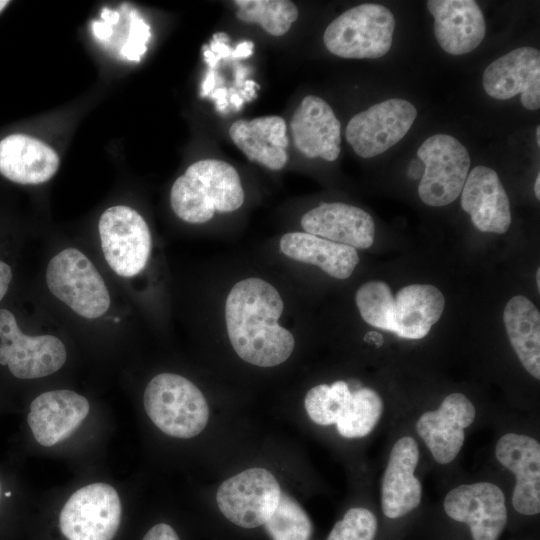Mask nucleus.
Returning a JSON list of instances; mask_svg holds the SVG:
<instances>
[{"label":"nucleus","instance_id":"obj_1","mask_svg":"<svg viewBox=\"0 0 540 540\" xmlns=\"http://www.w3.org/2000/svg\"><path fill=\"white\" fill-rule=\"evenodd\" d=\"M283 311L280 292L265 279L247 277L233 285L225 300L224 318L228 339L240 359L274 367L291 356L295 338L279 323Z\"/></svg>","mask_w":540,"mask_h":540},{"label":"nucleus","instance_id":"obj_2","mask_svg":"<svg viewBox=\"0 0 540 540\" xmlns=\"http://www.w3.org/2000/svg\"><path fill=\"white\" fill-rule=\"evenodd\" d=\"M244 190L237 170L218 159H203L191 164L178 177L170 191L175 215L190 224H202L215 212L229 213L244 202Z\"/></svg>","mask_w":540,"mask_h":540},{"label":"nucleus","instance_id":"obj_3","mask_svg":"<svg viewBox=\"0 0 540 540\" xmlns=\"http://www.w3.org/2000/svg\"><path fill=\"white\" fill-rule=\"evenodd\" d=\"M143 403L150 420L163 433L192 438L207 425L209 407L200 389L187 378L161 373L147 384Z\"/></svg>","mask_w":540,"mask_h":540},{"label":"nucleus","instance_id":"obj_4","mask_svg":"<svg viewBox=\"0 0 540 540\" xmlns=\"http://www.w3.org/2000/svg\"><path fill=\"white\" fill-rule=\"evenodd\" d=\"M395 19L383 5L364 3L335 18L326 28L329 52L346 59H376L391 48Z\"/></svg>","mask_w":540,"mask_h":540},{"label":"nucleus","instance_id":"obj_5","mask_svg":"<svg viewBox=\"0 0 540 540\" xmlns=\"http://www.w3.org/2000/svg\"><path fill=\"white\" fill-rule=\"evenodd\" d=\"M50 292L87 319L104 315L110 307L106 284L89 258L76 248L56 254L46 270Z\"/></svg>","mask_w":540,"mask_h":540},{"label":"nucleus","instance_id":"obj_6","mask_svg":"<svg viewBox=\"0 0 540 540\" xmlns=\"http://www.w3.org/2000/svg\"><path fill=\"white\" fill-rule=\"evenodd\" d=\"M417 157L424 166L418 186L422 202L440 207L455 201L471 164L466 147L451 135L435 134L424 140Z\"/></svg>","mask_w":540,"mask_h":540},{"label":"nucleus","instance_id":"obj_7","mask_svg":"<svg viewBox=\"0 0 540 540\" xmlns=\"http://www.w3.org/2000/svg\"><path fill=\"white\" fill-rule=\"evenodd\" d=\"M101 248L110 268L121 277H133L147 265L152 239L145 219L134 209L116 205L99 220Z\"/></svg>","mask_w":540,"mask_h":540},{"label":"nucleus","instance_id":"obj_8","mask_svg":"<svg viewBox=\"0 0 540 540\" xmlns=\"http://www.w3.org/2000/svg\"><path fill=\"white\" fill-rule=\"evenodd\" d=\"M122 506L109 484L93 483L74 492L59 515L68 540H112L119 528Z\"/></svg>","mask_w":540,"mask_h":540},{"label":"nucleus","instance_id":"obj_9","mask_svg":"<svg viewBox=\"0 0 540 540\" xmlns=\"http://www.w3.org/2000/svg\"><path fill=\"white\" fill-rule=\"evenodd\" d=\"M67 358L63 342L53 335L29 336L8 309H0V364L19 379H36L57 372Z\"/></svg>","mask_w":540,"mask_h":540},{"label":"nucleus","instance_id":"obj_10","mask_svg":"<svg viewBox=\"0 0 540 540\" xmlns=\"http://www.w3.org/2000/svg\"><path fill=\"white\" fill-rule=\"evenodd\" d=\"M280 495L279 483L270 471L250 468L225 480L216 501L229 521L242 528H255L271 517Z\"/></svg>","mask_w":540,"mask_h":540},{"label":"nucleus","instance_id":"obj_11","mask_svg":"<svg viewBox=\"0 0 540 540\" xmlns=\"http://www.w3.org/2000/svg\"><path fill=\"white\" fill-rule=\"evenodd\" d=\"M417 116L415 106L404 99H388L354 115L345 130L347 142L362 158L382 154L409 131Z\"/></svg>","mask_w":540,"mask_h":540},{"label":"nucleus","instance_id":"obj_12","mask_svg":"<svg viewBox=\"0 0 540 540\" xmlns=\"http://www.w3.org/2000/svg\"><path fill=\"white\" fill-rule=\"evenodd\" d=\"M444 510L466 523L474 540H497L507 522L502 490L489 482L460 485L445 497Z\"/></svg>","mask_w":540,"mask_h":540},{"label":"nucleus","instance_id":"obj_13","mask_svg":"<svg viewBox=\"0 0 540 540\" xmlns=\"http://www.w3.org/2000/svg\"><path fill=\"white\" fill-rule=\"evenodd\" d=\"M485 92L497 100L521 94L520 101L528 110L540 107V52L533 47H520L493 61L482 79Z\"/></svg>","mask_w":540,"mask_h":540},{"label":"nucleus","instance_id":"obj_14","mask_svg":"<svg viewBox=\"0 0 540 540\" xmlns=\"http://www.w3.org/2000/svg\"><path fill=\"white\" fill-rule=\"evenodd\" d=\"M475 418V408L462 393H452L444 398L435 411L425 412L416 423L419 436L440 464L455 459L464 443V429Z\"/></svg>","mask_w":540,"mask_h":540},{"label":"nucleus","instance_id":"obj_15","mask_svg":"<svg viewBox=\"0 0 540 540\" xmlns=\"http://www.w3.org/2000/svg\"><path fill=\"white\" fill-rule=\"evenodd\" d=\"M89 409L88 400L72 390L48 391L31 402L27 422L35 440L50 447L74 433Z\"/></svg>","mask_w":540,"mask_h":540},{"label":"nucleus","instance_id":"obj_16","mask_svg":"<svg viewBox=\"0 0 540 540\" xmlns=\"http://www.w3.org/2000/svg\"><path fill=\"white\" fill-rule=\"evenodd\" d=\"M290 129L296 148L308 158L335 161L340 154L341 124L330 105L307 95L294 112Z\"/></svg>","mask_w":540,"mask_h":540},{"label":"nucleus","instance_id":"obj_17","mask_svg":"<svg viewBox=\"0 0 540 540\" xmlns=\"http://www.w3.org/2000/svg\"><path fill=\"white\" fill-rule=\"evenodd\" d=\"M460 194L461 207L478 230L507 232L511 225L510 201L496 171L483 165L474 167Z\"/></svg>","mask_w":540,"mask_h":540},{"label":"nucleus","instance_id":"obj_18","mask_svg":"<svg viewBox=\"0 0 540 540\" xmlns=\"http://www.w3.org/2000/svg\"><path fill=\"white\" fill-rule=\"evenodd\" d=\"M498 461L516 475L514 508L523 515L540 512V445L529 436L507 433L497 442Z\"/></svg>","mask_w":540,"mask_h":540},{"label":"nucleus","instance_id":"obj_19","mask_svg":"<svg viewBox=\"0 0 540 540\" xmlns=\"http://www.w3.org/2000/svg\"><path fill=\"white\" fill-rule=\"evenodd\" d=\"M434 17V34L440 47L451 55L476 49L486 34L482 10L473 0H429Z\"/></svg>","mask_w":540,"mask_h":540},{"label":"nucleus","instance_id":"obj_20","mask_svg":"<svg viewBox=\"0 0 540 540\" xmlns=\"http://www.w3.org/2000/svg\"><path fill=\"white\" fill-rule=\"evenodd\" d=\"M304 232L357 249H368L375 237V224L363 209L346 203H321L301 218Z\"/></svg>","mask_w":540,"mask_h":540},{"label":"nucleus","instance_id":"obj_21","mask_svg":"<svg viewBox=\"0 0 540 540\" xmlns=\"http://www.w3.org/2000/svg\"><path fill=\"white\" fill-rule=\"evenodd\" d=\"M419 451L412 437H402L393 446L382 479L381 505L388 518H399L420 504L422 485L414 475Z\"/></svg>","mask_w":540,"mask_h":540},{"label":"nucleus","instance_id":"obj_22","mask_svg":"<svg viewBox=\"0 0 540 540\" xmlns=\"http://www.w3.org/2000/svg\"><path fill=\"white\" fill-rule=\"evenodd\" d=\"M58 167L55 150L37 138L15 133L0 141V174L15 183H44Z\"/></svg>","mask_w":540,"mask_h":540},{"label":"nucleus","instance_id":"obj_23","mask_svg":"<svg viewBox=\"0 0 540 540\" xmlns=\"http://www.w3.org/2000/svg\"><path fill=\"white\" fill-rule=\"evenodd\" d=\"M287 127L280 116L235 121L229 129L233 143L252 162L281 170L288 162Z\"/></svg>","mask_w":540,"mask_h":540},{"label":"nucleus","instance_id":"obj_24","mask_svg":"<svg viewBox=\"0 0 540 540\" xmlns=\"http://www.w3.org/2000/svg\"><path fill=\"white\" fill-rule=\"evenodd\" d=\"M281 252L288 258L319 267L336 279L349 278L359 255L355 248L306 232H288L279 241Z\"/></svg>","mask_w":540,"mask_h":540},{"label":"nucleus","instance_id":"obj_25","mask_svg":"<svg viewBox=\"0 0 540 540\" xmlns=\"http://www.w3.org/2000/svg\"><path fill=\"white\" fill-rule=\"evenodd\" d=\"M392 332L406 339H421L440 319L445 307L443 293L430 284L401 288L394 298Z\"/></svg>","mask_w":540,"mask_h":540},{"label":"nucleus","instance_id":"obj_26","mask_svg":"<svg viewBox=\"0 0 540 540\" xmlns=\"http://www.w3.org/2000/svg\"><path fill=\"white\" fill-rule=\"evenodd\" d=\"M503 321L520 362L526 371L540 379V313L528 298L512 297L503 311Z\"/></svg>","mask_w":540,"mask_h":540},{"label":"nucleus","instance_id":"obj_27","mask_svg":"<svg viewBox=\"0 0 540 540\" xmlns=\"http://www.w3.org/2000/svg\"><path fill=\"white\" fill-rule=\"evenodd\" d=\"M237 18L249 24H259L272 36L286 34L298 18L297 6L288 0H236Z\"/></svg>","mask_w":540,"mask_h":540},{"label":"nucleus","instance_id":"obj_28","mask_svg":"<svg viewBox=\"0 0 540 540\" xmlns=\"http://www.w3.org/2000/svg\"><path fill=\"white\" fill-rule=\"evenodd\" d=\"M383 412V401L371 388H360L352 392L336 422L338 432L346 438L368 435L376 426Z\"/></svg>","mask_w":540,"mask_h":540},{"label":"nucleus","instance_id":"obj_29","mask_svg":"<svg viewBox=\"0 0 540 540\" xmlns=\"http://www.w3.org/2000/svg\"><path fill=\"white\" fill-rule=\"evenodd\" d=\"M355 302L366 323L392 332L395 301L387 283L373 280L362 284L356 292Z\"/></svg>","mask_w":540,"mask_h":540},{"label":"nucleus","instance_id":"obj_30","mask_svg":"<svg viewBox=\"0 0 540 540\" xmlns=\"http://www.w3.org/2000/svg\"><path fill=\"white\" fill-rule=\"evenodd\" d=\"M351 396L352 392L344 381L319 384L307 392L304 405L312 421L319 425H332L336 424Z\"/></svg>","mask_w":540,"mask_h":540},{"label":"nucleus","instance_id":"obj_31","mask_svg":"<svg viewBox=\"0 0 540 540\" xmlns=\"http://www.w3.org/2000/svg\"><path fill=\"white\" fill-rule=\"evenodd\" d=\"M264 525L273 540H309L312 533L307 513L295 499L282 492L275 511Z\"/></svg>","mask_w":540,"mask_h":540},{"label":"nucleus","instance_id":"obj_32","mask_svg":"<svg viewBox=\"0 0 540 540\" xmlns=\"http://www.w3.org/2000/svg\"><path fill=\"white\" fill-rule=\"evenodd\" d=\"M377 532L375 515L365 508H351L336 522L327 540H373Z\"/></svg>","mask_w":540,"mask_h":540},{"label":"nucleus","instance_id":"obj_33","mask_svg":"<svg viewBox=\"0 0 540 540\" xmlns=\"http://www.w3.org/2000/svg\"><path fill=\"white\" fill-rule=\"evenodd\" d=\"M130 28L125 45L121 48V55L130 61H139L147 50V42L150 39V27L135 12L130 11Z\"/></svg>","mask_w":540,"mask_h":540},{"label":"nucleus","instance_id":"obj_34","mask_svg":"<svg viewBox=\"0 0 540 540\" xmlns=\"http://www.w3.org/2000/svg\"><path fill=\"white\" fill-rule=\"evenodd\" d=\"M142 540H180V538L170 525L160 523L153 526Z\"/></svg>","mask_w":540,"mask_h":540},{"label":"nucleus","instance_id":"obj_35","mask_svg":"<svg viewBox=\"0 0 540 540\" xmlns=\"http://www.w3.org/2000/svg\"><path fill=\"white\" fill-rule=\"evenodd\" d=\"M12 280V270L11 267L0 260V301L6 295L9 285Z\"/></svg>","mask_w":540,"mask_h":540},{"label":"nucleus","instance_id":"obj_36","mask_svg":"<svg viewBox=\"0 0 540 540\" xmlns=\"http://www.w3.org/2000/svg\"><path fill=\"white\" fill-rule=\"evenodd\" d=\"M424 171V166L422 162H418L416 160H412L409 168H408V175L411 178L418 179L422 177Z\"/></svg>","mask_w":540,"mask_h":540},{"label":"nucleus","instance_id":"obj_37","mask_svg":"<svg viewBox=\"0 0 540 540\" xmlns=\"http://www.w3.org/2000/svg\"><path fill=\"white\" fill-rule=\"evenodd\" d=\"M252 43L250 42H244L241 45H239L235 51H233L231 54L234 57H247L252 52Z\"/></svg>","mask_w":540,"mask_h":540},{"label":"nucleus","instance_id":"obj_38","mask_svg":"<svg viewBox=\"0 0 540 540\" xmlns=\"http://www.w3.org/2000/svg\"><path fill=\"white\" fill-rule=\"evenodd\" d=\"M534 193L536 198L540 199V174L537 175L535 183H534Z\"/></svg>","mask_w":540,"mask_h":540},{"label":"nucleus","instance_id":"obj_39","mask_svg":"<svg viewBox=\"0 0 540 540\" xmlns=\"http://www.w3.org/2000/svg\"><path fill=\"white\" fill-rule=\"evenodd\" d=\"M536 140H537V144L540 145V126L539 125L536 127Z\"/></svg>","mask_w":540,"mask_h":540},{"label":"nucleus","instance_id":"obj_40","mask_svg":"<svg viewBox=\"0 0 540 540\" xmlns=\"http://www.w3.org/2000/svg\"><path fill=\"white\" fill-rule=\"evenodd\" d=\"M536 280H537V287L538 289H540V269L539 268L537 269V272H536Z\"/></svg>","mask_w":540,"mask_h":540},{"label":"nucleus","instance_id":"obj_41","mask_svg":"<svg viewBox=\"0 0 540 540\" xmlns=\"http://www.w3.org/2000/svg\"><path fill=\"white\" fill-rule=\"evenodd\" d=\"M9 4V1L0 0V12Z\"/></svg>","mask_w":540,"mask_h":540},{"label":"nucleus","instance_id":"obj_42","mask_svg":"<svg viewBox=\"0 0 540 540\" xmlns=\"http://www.w3.org/2000/svg\"><path fill=\"white\" fill-rule=\"evenodd\" d=\"M10 495H11V492H10V491H8V492L5 493V496H6V497H9Z\"/></svg>","mask_w":540,"mask_h":540},{"label":"nucleus","instance_id":"obj_43","mask_svg":"<svg viewBox=\"0 0 540 540\" xmlns=\"http://www.w3.org/2000/svg\"><path fill=\"white\" fill-rule=\"evenodd\" d=\"M0 491H1V485H0Z\"/></svg>","mask_w":540,"mask_h":540}]
</instances>
